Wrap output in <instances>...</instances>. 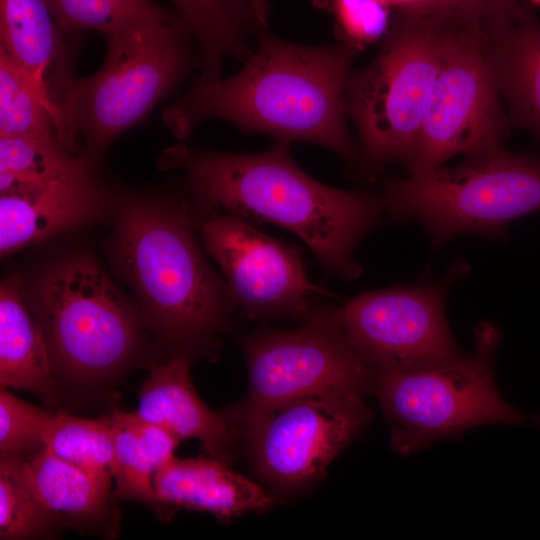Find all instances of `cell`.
Listing matches in <instances>:
<instances>
[{
  "label": "cell",
  "instance_id": "22",
  "mask_svg": "<svg viewBox=\"0 0 540 540\" xmlns=\"http://www.w3.org/2000/svg\"><path fill=\"white\" fill-rule=\"evenodd\" d=\"M0 136L57 138L67 149L65 122L57 103L37 88L2 50Z\"/></svg>",
  "mask_w": 540,
  "mask_h": 540
},
{
  "label": "cell",
  "instance_id": "36",
  "mask_svg": "<svg viewBox=\"0 0 540 540\" xmlns=\"http://www.w3.org/2000/svg\"><path fill=\"white\" fill-rule=\"evenodd\" d=\"M534 1H536V2H539V3H540V0H534Z\"/></svg>",
  "mask_w": 540,
  "mask_h": 540
},
{
  "label": "cell",
  "instance_id": "12",
  "mask_svg": "<svg viewBox=\"0 0 540 540\" xmlns=\"http://www.w3.org/2000/svg\"><path fill=\"white\" fill-rule=\"evenodd\" d=\"M364 395L324 392L258 414L236 429L257 476L285 492L316 481L372 418Z\"/></svg>",
  "mask_w": 540,
  "mask_h": 540
},
{
  "label": "cell",
  "instance_id": "18",
  "mask_svg": "<svg viewBox=\"0 0 540 540\" xmlns=\"http://www.w3.org/2000/svg\"><path fill=\"white\" fill-rule=\"evenodd\" d=\"M50 352L23 295L22 279L12 276L0 288V386L33 392L53 401Z\"/></svg>",
  "mask_w": 540,
  "mask_h": 540
},
{
  "label": "cell",
  "instance_id": "14",
  "mask_svg": "<svg viewBox=\"0 0 540 540\" xmlns=\"http://www.w3.org/2000/svg\"><path fill=\"white\" fill-rule=\"evenodd\" d=\"M103 206L102 192L89 174L87 161L47 184L1 194V255L91 222Z\"/></svg>",
  "mask_w": 540,
  "mask_h": 540
},
{
  "label": "cell",
  "instance_id": "19",
  "mask_svg": "<svg viewBox=\"0 0 540 540\" xmlns=\"http://www.w3.org/2000/svg\"><path fill=\"white\" fill-rule=\"evenodd\" d=\"M61 31L47 0H0V50L52 97L50 76L55 73L53 90L70 75L63 66Z\"/></svg>",
  "mask_w": 540,
  "mask_h": 540
},
{
  "label": "cell",
  "instance_id": "4",
  "mask_svg": "<svg viewBox=\"0 0 540 540\" xmlns=\"http://www.w3.org/2000/svg\"><path fill=\"white\" fill-rule=\"evenodd\" d=\"M188 36L180 15L106 34L101 68L87 78L68 76L54 92L69 151H78L81 138L89 163L141 122L185 75L190 63Z\"/></svg>",
  "mask_w": 540,
  "mask_h": 540
},
{
  "label": "cell",
  "instance_id": "35",
  "mask_svg": "<svg viewBox=\"0 0 540 540\" xmlns=\"http://www.w3.org/2000/svg\"><path fill=\"white\" fill-rule=\"evenodd\" d=\"M529 420L537 427H540V413L529 417Z\"/></svg>",
  "mask_w": 540,
  "mask_h": 540
},
{
  "label": "cell",
  "instance_id": "32",
  "mask_svg": "<svg viewBox=\"0 0 540 540\" xmlns=\"http://www.w3.org/2000/svg\"><path fill=\"white\" fill-rule=\"evenodd\" d=\"M390 7L396 8L399 12L410 14L429 13L434 0H383Z\"/></svg>",
  "mask_w": 540,
  "mask_h": 540
},
{
  "label": "cell",
  "instance_id": "27",
  "mask_svg": "<svg viewBox=\"0 0 540 540\" xmlns=\"http://www.w3.org/2000/svg\"><path fill=\"white\" fill-rule=\"evenodd\" d=\"M116 454L114 497L133 500L153 508L159 516L167 515L155 493L154 469L141 450L132 431L113 413L111 415Z\"/></svg>",
  "mask_w": 540,
  "mask_h": 540
},
{
  "label": "cell",
  "instance_id": "21",
  "mask_svg": "<svg viewBox=\"0 0 540 540\" xmlns=\"http://www.w3.org/2000/svg\"><path fill=\"white\" fill-rule=\"evenodd\" d=\"M199 44L201 74L205 84L220 79L228 56L246 61L251 55L249 38L262 28L248 0H169Z\"/></svg>",
  "mask_w": 540,
  "mask_h": 540
},
{
  "label": "cell",
  "instance_id": "26",
  "mask_svg": "<svg viewBox=\"0 0 540 540\" xmlns=\"http://www.w3.org/2000/svg\"><path fill=\"white\" fill-rule=\"evenodd\" d=\"M56 523L31 488L24 457L1 454L0 538L14 540L44 536Z\"/></svg>",
  "mask_w": 540,
  "mask_h": 540
},
{
  "label": "cell",
  "instance_id": "25",
  "mask_svg": "<svg viewBox=\"0 0 540 540\" xmlns=\"http://www.w3.org/2000/svg\"><path fill=\"white\" fill-rule=\"evenodd\" d=\"M47 3L62 31L92 30L103 36L135 24L178 15L152 0H47Z\"/></svg>",
  "mask_w": 540,
  "mask_h": 540
},
{
  "label": "cell",
  "instance_id": "5",
  "mask_svg": "<svg viewBox=\"0 0 540 540\" xmlns=\"http://www.w3.org/2000/svg\"><path fill=\"white\" fill-rule=\"evenodd\" d=\"M446 21L399 12L375 58L351 72L345 111L359 136L358 165L372 174L408 163L441 66Z\"/></svg>",
  "mask_w": 540,
  "mask_h": 540
},
{
  "label": "cell",
  "instance_id": "6",
  "mask_svg": "<svg viewBox=\"0 0 540 540\" xmlns=\"http://www.w3.org/2000/svg\"><path fill=\"white\" fill-rule=\"evenodd\" d=\"M382 186L387 214L421 223L434 246L463 234L503 238L511 221L540 211V161L503 146Z\"/></svg>",
  "mask_w": 540,
  "mask_h": 540
},
{
  "label": "cell",
  "instance_id": "9",
  "mask_svg": "<svg viewBox=\"0 0 540 540\" xmlns=\"http://www.w3.org/2000/svg\"><path fill=\"white\" fill-rule=\"evenodd\" d=\"M444 19L441 66L406 164L408 175L433 170L459 154L501 147L510 129L483 22Z\"/></svg>",
  "mask_w": 540,
  "mask_h": 540
},
{
  "label": "cell",
  "instance_id": "7",
  "mask_svg": "<svg viewBox=\"0 0 540 540\" xmlns=\"http://www.w3.org/2000/svg\"><path fill=\"white\" fill-rule=\"evenodd\" d=\"M474 337V352L456 362L371 374V392L389 425L390 447L401 456L441 438L458 439L480 425L529 420L498 390L494 363L499 330L481 322Z\"/></svg>",
  "mask_w": 540,
  "mask_h": 540
},
{
  "label": "cell",
  "instance_id": "10",
  "mask_svg": "<svg viewBox=\"0 0 540 540\" xmlns=\"http://www.w3.org/2000/svg\"><path fill=\"white\" fill-rule=\"evenodd\" d=\"M51 359L81 378L115 372L132 355L139 320L93 261L75 258L49 271L33 300Z\"/></svg>",
  "mask_w": 540,
  "mask_h": 540
},
{
  "label": "cell",
  "instance_id": "13",
  "mask_svg": "<svg viewBox=\"0 0 540 540\" xmlns=\"http://www.w3.org/2000/svg\"><path fill=\"white\" fill-rule=\"evenodd\" d=\"M194 223L246 317L302 323L322 298L332 297L309 279L299 247L259 231L244 217L210 211Z\"/></svg>",
  "mask_w": 540,
  "mask_h": 540
},
{
  "label": "cell",
  "instance_id": "11",
  "mask_svg": "<svg viewBox=\"0 0 540 540\" xmlns=\"http://www.w3.org/2000/svg\"><path fill=\"white\" fill-rule=\"evenodd\" d=\"M467 271L454 264L437 282L362 292L341 306L346 335L371 374L445 365L467 355L444 308L449 286Z\"/></svg>",
  "mask_w": 540,
  "mask_h": 540
},
{
  "label": "cell",
  "instance_id": "15",
  "mask_svg": "<svg viewBox=\"0 0 540 540\" xmlns=\"http://www.w3.org/2000/svg\"><path fill=\"white\" fill-rule=\"evenodd\" d=\"M136 413L179 440H199L208 456L227 463L233 459L238 438L222 413L212 411L197 394L186 354L151 366Z\"/></svg>",
  "mask_w": 540,
  "mask_h": 540
},
{
  "label": "cell",
  "instance_id": "17",
  "mask_svg": "<svg viewBox=\"0 0 540 540\" xmlns=\"http://www.w3.org/2000/svg\"><path fill=\"white\" fill-rule=\"evenodd\" d=\"M484 27L510 121L540 137V22L522 6Z\"/></svg>",
  "mask_w": 540,
  "mask_h": 540
},
{
  "label": "cell",
  "instance_id": "34",
  "mask_svg": "<svg viewBox=\"0 0 540 540\" xmlns=\"http://www.w3.org/2000/svg\"><path fill=\"white\" fill-rule=\"evenodd\" d=\"M316 8L330 10L333 0H309Z\"/></svg>",
  "mask_w": 540,
  "mask_h": 540
},
{
  "label": "cell",
  "instance_id": "2",
  "mask_svg": "<svg viewBox=\"0 0 540 540\" xmlns=\"http://www.w3.org/2000/svg\"><path fill=\"white\" fill-rule=\"evenodd\" d=\"M290 143L276 140L261 153L167 149L163 166L182 169L197 202L208 212L234 213L280 225L299 236L330 272L356 279L358 243L385 214L383 196L327 186L304 172L290 155Z\"/></svg>",
  "mask_w": 540,
  "mask_h": 540
},
{
  "label": "cell",
  "instance_id": "33",
  "mask_svg": "<svg viewBox=\"0 0 540 540\" xmlns=\"http://www.w3.org/2000/svg\"><path fill=\"white\" fill-rule=\"evenodd\" d=\"M254 8L256 16L262 28H266L270 13L268 0H248Z\"/></svg>",
  "mask_w": 540,
  "mask_h": 540
},
{
  "label": "cell",
  "instance_id": "29",
  "mask_svg": "<svg viewBox=\"0 0 540 540\" xmlns=\"http://www.w3.org/2000/svg\"><path fill=\"white\" fill-rule=\"evenodd\" d=\"M390 6L383 0H333L341 43L357 52L384 38L390 29Z\"/></svg>",
  "mask_w": 540,
  "mask_h": 540
},
{
  "label": "cell",
  "instance_id": "3",
  "mask_svg": "<svg viewBox=\"0 0 540 540\" xmlns=\"http://www.w3.org/2000/svg\"><path fill=\"white\" fill-rule=\"evenodd\" d=\"M187 212L160 204H129L109 253L157 327L173 341L199 346L223 329L238 306L205 259Z\"/></svg>",
  "mask_w": 540,
  "mask_h": 540
},
{
  "label": "cell",
  "instance_id": "1",
  "mask_svg": "<svg viewBox=\"0 0 540 540\" xmlns=\"http://www.w3.org/2000/svg\"><path fill=\"white\" fill-rule=\"evenodd\" d=\"M257 45L235 75L194 83L163 113L179 139L204 120L220 119L243 132L305 141L356 164L358 146L345 122V90L356 50L344 43L308 46L261 29Z\"/></svg>",
  "mask_w": 540,
  "mask_h": 540
},
{
  "label": "cell",
  "instance_id": "28",
  "mask_svg": "<svg viewBox=\"0 0 540 540\" xmlns=\"http://www.w3.org/2000/svg\"><path fill=\"white\" fill-rule=\"evenodd\" d=\"M54 412L29 404L6 388L0 392L1 454L32 455L44 448V439Z\"/></svg>",
  "mask_w": 540,
  "mask_h": 540
},
{
  "label": "cell",
  "instance_id": "20",
  "mask_svg": "<svg viewBox=\"0 0 540 540\" xmlns=\"http://www.w3.org/2000/svg\"><path fill=\"white\" fill-rule=\"evenodd\" d=\"M31 488L57 523L82 527L108 514L111 481L70 464L43 448L24 457Z\"/></svg>",
  "mask_w": 540,
  "mask_h": 540
},
{
  "label": "cell",
  "instance_id": "23",
  "mask_svg": "<svg viewBox=\"0 0 540 540\" xmlns=\"http://www.w3.org/2000/svg\"><path fill=\"white\" fill-rule=\"evenodd\" d=\"M44 448L56 457L100 478L112 481L116 469L112 418H79L54 412Z\"/></svg>",
  "mask_w": 540,
  "mask_h": 540
},
{
  "label": "cell",
  "instance_id": "16",
  "mask_svg": "<svg viewBox=\"0 0 540 540\" xmlns=\"http://www.w3.org/2000/svg\"><path fill=\"white\" fill-rule=\"evenodd\" d=\"M215 457H174L155 471L153 484L166 515L185 508L209 512L222 521L248 512H263L273 495Z\"/></svg>",
  "mask_w": 540,
  "mask_h": 540
},
{
  "label": "cell",
  "instance_id": "31",
  "mask_svg": "<svg viewBox=\"0 0 540 540\" xmlns=\"http://www.w3.org/2000/svg\"><path fill=\"white\" fill-rule=\"evenodd\" d=\"M521 6L518 0H434L426 15L487 21L512 13Z\"/></svg>",
  "mask_w": 540,
  "mask_h": 540
},
{
  "label": "cell",
  "instance_id": "8",
  "mask_svg": "<svg viewBox=\"0 0 540 540\" xmlns=\"http://www.w3.org/2000/svg\"><path fill=\"white\" fill-rule=\"evenodd\" d=\"M240 344L248 365V393L241 403L221 411L234 432L258 414L297 398L371 392V372L346 335L339 306L322 301L301 326L259 329L243 336Z\"/></svg>",
  "mask_w": 540,
  "mask_h": 540
},
{
  "label": "cell",
  "instance_id": "24",
  "mask_svg": "<svg viewBox=\"0 0 540 540\" xmlns=\"http://www.w3.org/2000/svg\"><path fill=\"white\" fill-rule=\"evenodd\" d=\"M84 161L72 156L57 138L0 136V194L47 184Z\"/></svg>",
  "mask_w": 540,
  "mask_h": 540
},
{
  "label": "cell",
  "instance_id": "30",
  "mask_svg": "<svg viewBox=\"0 0 540 540\" xmlns=\"http://www.w3.org/2000/svg\"><path fill=\"white\" fill-rule=\"evenodd\" d=\"M113 414L132 431L154 472L175 457L180 440L168 430L141 418L136 412L114 410Z\"/></svg>",
  "mask_w": 540,
  "mask_h": 540
}]
</instances>
